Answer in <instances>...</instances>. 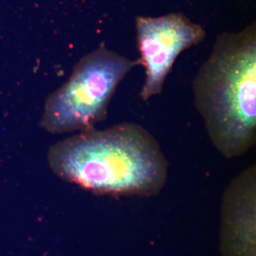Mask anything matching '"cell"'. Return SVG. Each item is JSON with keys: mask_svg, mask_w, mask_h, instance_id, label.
I'll return each instance as SVG.
<instances>
[{"mask_svg": "<svg viewBox=\"0 0 256 256\" xmlns=\"http://www.w3.org/2000/svg\"><path fill=\"white\" fill-rule=\"evenodd\" d=\"M48 162L60 178L104 194L152 196L168 178V162L156 139L129 122L80 131L54 144Z\"/></svg>", "mask_w": 256, "mask_h": 256, "instance_id": "obj_1", "label": "cell"}, {"mask_svg": "<svg viewBox=\"0 0 256 256\" xmlns=\"http://www.w3.org/2000/svg\"><path fill=\"white\" fill-rule=\"evenodd\" d=\"M196 110L220 154L238 158L256 144V25L224 32L192 85Z\"/></svg>", "mask_w": 256, "mask_h": 256, "instance_id": "obj_2", "label": "cell"}, {"mask_svg": "<svg viewBox=\"0 0 256 256\" xmlns=\"http://www.w3.org/2000/svg\"><path fill=\"white\" fill-rule=\"evenodd\" d=\"M140 65L105 45L82 57L70 78L45 104L42 128L52 134L84 131L106 118L120 82Z\"/></svg>", "mask_w": 256, "mask_h": 256, "instance_id": "obj_3", "label": "cell"}, {"mask_svg": "<svg viewBox=\"0 0 256 256\" xmlns=\"http://www.w3.org/2000/svg\"><path fill=\"white\" fill-rule=\"evenodd\" d=\"M138 60L146 70L140 96L146 101L162 94L165 80L178 56L204 40L206 32L181 13L138 16L136 21Z\"/></svg>", "mask_w": 256, "mask_h": 256, "instance_id": "obj_4", "label": "cell"}]
</instances>
